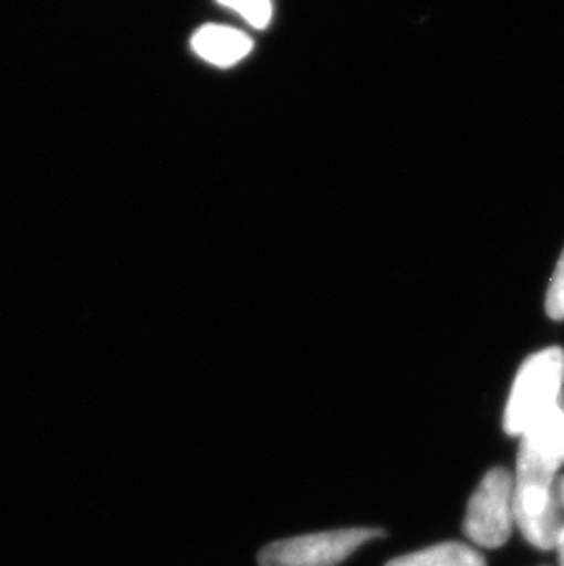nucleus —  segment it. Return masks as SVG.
<instances>
[{"label":"nucleus","mask_w":564,"mask_h":566,"mask_svg":"<svg viewBox=\"0 0 564 566\" xmlns=\"http://www.w3.org/2000/svg\"><path fill=\"white\" fill-rule=\"evenodd\" d=\"M557 471L530 460L516 459L513 481V513L528 543L541 551H552L564 528L563 506L557 493Z\"/></svg>","instance_id":"f257e3e1"},{"label":"nucleus","mask_w":564,"mask_h":566,"mask_svg":"<svg viewBox=\"0 0 564 566\" xmlns=\"http://www.w3.org/2000/svg\"><path fill=\"white\" fill-rule=\"evenodd\" d=\"M564 381V350L544 348L522 364L508 398L504 429L511 437H521L544 412L560 406Z\"/></svg>","instance_id":"f03ea898"},{"label":"nucleus","mask_w":564,"mask_h":566,"mask_svg":"<svg viewBox=\"0 0 564 566\" xmlns=\"http://www.w3.org/2000/svg\"><path fill=\"white\" fill-rule=\"evenodd\" d=\"M385 535L379 528H348L278 541L262 548L259 566H337L367 541Z\"/></svg>","instance_id":"7ed1b4c3"},{"label":"nucleus","mask_w":564,"mask_h":566,"mask_svg":"<svg viewBox=\"0 0 564 566\" xmlns=\"http://www.w3.org/2000/svg\"><path fill=\"white\" fill-rule=\"evenodd\" d=\"M515 523L513 476L502 468L491 470L469 499L463 534L474 545L499 548L506 545Z\"/></svg>","instance_id":"20e7f679"},{"label":"nucleus","mask_w":564,"mask_h":566,"mask_svg":"<svg viewBox=\"0 0 564 566\" xmlns=\"http://www.w3.org/2000/svg\"><path fill=\"white\" fill-rule=\"evenodd\" d=\"M516 459L530 460L552 471L564 464V409L555 406L521 434Z\"/></svg>","instance_id":"39448f33"},{"label":"nucleus","mask_w":564,"mask_h":566,"mask_svg":"<svg viewBox=\"0 0 564 566\" xmlns=\"http://www.w3.org/2000/svg\"><path fill=\"white\" fill-rule=\"evenodd\" d=\"M253 49L251 39L234 28L208 24L192 38V50L215 66H233Z\"/></svg>","instance_id":"423d86ee"},{"label":"nucleus","mask_w":564,"mask_h":566,"mask_svg":"<svg viewBox=\"0 0 564 566\" xmlns=\"http://www.w3.org/2000/svg\"><path fill=\"white\" fill-rule=\"evenodd\" d=\"M385 566H485V562L471 546L442 543L426 551L396 557Z\"/></svg>","instance_id":"0eeeda50"},{"label":"nucleus","mask_w":564,"mask_h":566,"mask_svg":"<svg viewBox=\"0 0 564 566\" xmlns=\"http://www.w3.org/2000/svg\"><path fill=\"white\" fill-rule=\"evenodd\" d=\"M220 4L244 17L251 27L264 28L272 21V0H219Z\"/></svg>","instance_id":"6e6552de"},{"label":"nucleus","mask_w":564,"mask_h":566,"mask_svg":"<svg viewBox=\"0 0 564 566\" xmlns=\"http://www.w3.org/2000/svg\"><path fill=\"white\" fill-rule=\"evenodd\" d=\"M546 312L555 321L564 319V250L561 253L546 295Z\"/></svg>","instance_id":"1a4fd4ad"},{"label":"nucleus","mask_w":564,"mask_h":566,"mask_svg":"<svg viewBox=\"0 0 564 566\" xmlns=\"http://www.w3.org/2000/svg\"><path fill=\"white\" fill-rule=\"evenodd\" d=\"M555 548H557V554H560V566H564V528L560 534V539H557Z\"/></svg>","instance_id":"9d476101"},{"label":"nucleus","mask_w":564,"mask_h":566,"mask_svg":"<svg viewBox=\"0 0 564 566\" xmlns=\"http://www.w3.org/2000/svg\"><path fill=\"white\" fill-rule=\"evenodd\" d=\"M557 493H560V503L564 510V476L557 481Z\"/></svg>","instance_id":"9b49d317"}]
</instances>
